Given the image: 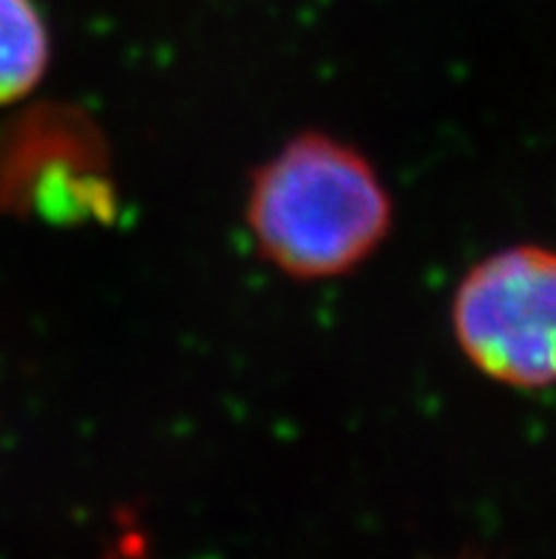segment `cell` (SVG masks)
Here are the masks:
<instances>
[{
  "instance_id": "6da1fadb",
  "label": "cell",
  "mask_w": 556,
  "mask_h": 559,
  "mask_svg": "<svg viewBox=\"0 0 556 559\" xmlns=\"http://www.w3.org/2000/svg\"><path fill=\"white\" fill-rule=\"evenodd\" d=\"M245 219L270 267L296 282H327L350 276L383 248L394 202L364 151L307 131L253 170Z\"/></svg>"
},
{
  "instance_id": "3957f363",
  "label": "cell",
  "mask_w": 556,
  "mask_h": 559,
  "mask_svg": "<svg viewBox=\"0 0 556 559\" xmlns=\"http://www.w3.org/2000/svg\"><path fill=\"white\" fill-rule=\"evenodd\" d=\"M49 63V26L35 0H0V106L35 92Z\"/></svg>"
},
{
  "instance_id": "7a4b0ae2",
  "label": "cell",
  "mask_w": 556,
  "mask_h": 559,
  "mask_svg": "<svg viewBox=\"0 0 556 559\" xmlns=\"http://www.w3.org/2000/svg\"><path fill=\"white\" fill-rule=\"evenodd\" d=\"M451 333L492 381L556 386V250L517 245L480 259L451 298Z\"/></svg>"
}]
</instances>
